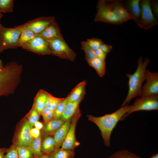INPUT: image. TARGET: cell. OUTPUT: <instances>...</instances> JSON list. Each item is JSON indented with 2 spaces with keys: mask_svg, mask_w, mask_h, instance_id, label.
<instances>
[{
  "mask_svg": "<svg viewBox=\"0 0 158 158\" xmlns=\"http://www.w3.org/2000/svg\"><path fill=\"white\" fill-rule=\"evenodd\" d=\"M40 114L33 106L25 117L26 118L28 121L33 127L35 123L40 119Z\"/></svg>",
  "mask_w": 158,
  "mask_h": 158,
  "instance_id": "obj_28",
  "label": "cell"
},
{
  "mask_svg": "<svg viewBox=\"0 0 158 158\" xmlns=\"http://www.w3.org/2000/svg\"><path fill=\"white\" fill-rule=\"evenodd\" d=\"M6 153L4 158H19L16 147L13 144L7 148Z\"/></svg>",
  "mask_w": 158,
  "mask_h": 158,
  "instance_id": "obj_35",
  "label": "cell"
},
{
  "mask_svg": "<svg viewBox=\"0 0 158 158\" xmlns=\"http://www.w3.org/2000/svg\"><path fill=\"white\" fill-rule=\"evenodd\" d=\"M38 158H51L49 155L43 154Z\"/></svg>",
  "mask_w": 158,
  "mask_h": 158,
  "instance_id": "obj_43",
  "label": "cell"
},
{
  "mask_svg": "<svg viewBox=\"0 0 158 158\" xmlns=\"http://www.w3.org/2000/svg\"><path fill=\"white\" fill-rule=\"evenodd\" d=\"M48 42L51 54L72 61L75 60L76 54L69 47L63 37L56 38Z\"/></svg>",
  "mask_w": 158,
  "mask_h": 158,
  "instance_id": "obj_6",
  "label": "cell"
},
{
  "mask_svg": "<svg viewBox=\"0 0 158 158\" xmlns=\"http://www.w3.org/2000/svg\"><path fill=\"white\" fill-rule=\"evenodd\" d=\"M96 8L97 11L94 19L95 22L117 25L123 23L109 6L106 0H99Z\"/></svg>",
  "mask_w": 158,
  "mask_h": 158,
  "instance_id": "obj_7",
  "label": "cell"
},
{
  "mask_svg": "<svg viewBox=\"0 0 158 158\" xmlns=\"http://www.w3.org/2000/svg\"><path fill=\"white\" fill-rule=\"evenodd\" d=\"M158 110V95L140 97L132 105V107L122 118V121L130 114L140 111Z\"/></svg>",
  "mask_w": 158,
  "mask_h": 158,
  "instance_id": "obj_8",
  "label": "cell"
},
{
  "mask_svg": "<svg viewBox=\"0 0 158 158\" xmlns=\"http://www.w3.org/2000/svg\"><path fill=\"white\" fill-rule=\"evenodd\" d=\"M132 107V105L126 104L110 114L95 117L88 115V120L94 123L100 131L101 134L105 145L107 147L110 145V138L112 133L118 123L121 121L124 115Z\"/></svg>",
  "mask_w": 158,
  "mask_h": 158,
  "instance_id": "obj_1",
  "label": "cell"
},
{
  "mask_svg": "<svg viewBox=\"0 0 158 158\" xmlns=\"http://www.w3.org/2000/svg\"><path fill=\"white\" fill-rule=\"evenodd\" d=\"M22 65L15 61L0 69V97L13 93L21 81Z\"/></svg>",
  "mask_w": 158,
  "mask_h": 158,
  "instance_id": "obj_2",
  "label": "cell"
},
{
  "mask_svg": "<svg viewBox=\"0 0 158 158\" xmlns=\"http://www.w3.org/2000/svg\"><path fill=\"white\" fill-rule=\"evenodd\" d=\"M72 118L65 121L64 123L53 135V137L55 142L54 151L60 148L63 142L68 130Z\"/></svg>",
  "mask_w": 158,
  "mask_h": 158,
  "instance_id": "obj_15",
  "label": "cell"
},
{
  "mask_svg": "<svg viewBox=\"0 0 158 158\" xmlns=\"http://www.w3.org/2000/svg\"><path fill=\"white\" fill-rule=\"evenodd\" d=\"M68 102L66 97L57 106L54 112V119H61L65 107Z\"/></svg>",
  "mask_w": 158,
  "mask_h": 158,
  "instance_id": "obj_33",
  "label": "cell"
},
{
  "mask_svg": "<svg viewBox=\"0 0 158 158\" xmlns=\"http://www.w3.org/2000/svg\"><path fill=\"white\" fill-rule=\"evenodd\" d=\"M83 99L75 102H67L61 119L65 121L72 118L79 109L80 104Z\"/></svg>",
  "mask_w": 158,
  "mask_h": 158,
  "instance_id": "obj_20",
  "label": "cell"
},
{
  "mask_svg": "<svg viewBox=\"0 0 158 158\" xmlns=\"http://www.w3.org/2000/svg\"><path fill=\"white\" fill-rule=\"evenodd\" d=\"M64 122L61 119H54L44 124L43 128L41 131L42 136L47 135L53 136Z\"/></svg>",
  "mask_w": 158,
  "mask_h": 158,
  "instance_id": "obj_19",
  "label": "cell"
},
{
  "mask_svg": "<svg viewBox=\"0 0 158 158\" xmlns=\"http://www.w3.org/2000/svg\"><path fill=\"white\" fill-rule=\"evenodd\" d=\"M31 134L33 138H36L39 137L41 134V131L36 128H32L30 130Z\"/></svg>",
  "mask_w": 158,
  "mask_h": 158,
  "instance_id": "obj_40",
  "label": "cell"
},
{
  "mask_svg": "<svg viewBox=\"0 0 158 158\" xmlns=\"http://www.w3.org/2000/svg\"><path fill=\"white\" fill-rule=\"evenodd\" d=\"M13 6V0H0V12L11 13Z\"/></svg>",
  "mask_w": 158,
  "mask_h": 158,
  "instance_id": "obj_32",
  "label": "cell"
},
{
  "mask_svg": "<svg viewBox=\"0 0 158 158\" xmlns=\"http://www.w3.org/2000/svg\"><path fill=\"white\" fill-rule=\"evenodd\" d=\"M106 1L112 11L122 23L130 19L133 20L130 14L124 7L123 1Z\"/></svg>",
  "mask_w": 158,
  "mask_h": 158,
  "instance_id": "obj_14",
  "label": "cell"
},
{
  "mask_svg": "<svg viewBox=\"0 0 158 158\" xmlns=\"http://www.w3.org/2000/svg\"><path fill=\"white\" fill-rule=\"evenodd\" d=\"M140 0H129L123 1V5L132 17L133 20L137 24L140 16Z\"/></svg>",
  "mask_w": 158,
  "mask_h": 158,
  "instance_id": "obj_16",
  "label": "cell"
},
{
  "mask_svg": "<svg viewBox=\"0 0 158 158\" xmlns=\"http://www.w3.org/2000/svg\"><path fill=\"white\" fill-rule=\"evenodd\" d=\"M33 127L25 116L17 124L12 139L13 145L17 146H29L33 139L30 130Z\"/></svg>",
  "mask_w": 158,
  "mask_h": 158,
  "instance_id": "obj_4",
  "label": "cell"
},
{
  "mask_svg": "<svg viewBox=\"0 0 158 158\" xmlns=\"http://www.w3.org/2000/svg\"><path fill=\"white\" fill-rule=\"evenodd\" d=\"M48 92L43 90H40L34 100L32 106L40 114L46 107V103Z\"/></svg>",
  "mask_w": 158,
  "mask_h": 158,
  "instance_id": "obj_21",
  "label": "cell"
},
{
  "mask_svg": "<svg viewBox=\"0 0 158 158\" xmlns=\"http://www.w3.org/2000/svg\"><path fill=\"white\" fill-rule=\"evenodd\" d=\"M146 82L139 94L140 97L158 95V73L152 72L146 69L145 73Z\"/></svg>",
  "mask_w": 158,
  "mask_h": 158,
  "instance_id": "obj_12",
  "label": "cell"
},
{
  "mask_svg": "<svg viewBox=\"0 0 158 158\" xmlns=\"http://www.w3.org/2000/svg\"><path fill=\"white\" fill-rule=\"evenodd\" d=\"M81 116V111L79 109L72 118L68 130L61 148L74 150L80 145L79 142L76 139L75 131L77 123Z\"/></svg>",
  "mask_w": 158,
  "mask_h": 158,
  "instance_id": "obj_11",
  "label": "cell"
},
{
  "mask_svg": "<svg viewBox=\"0 0 158 158\" xmlns=\"http://www.w3.org/2000/svg\"><path fill=\"white\" fill-rule=\"evenodd\" d=\"M112 48L111 45L105 44L104 42L100 45L99 47L101 51L107 54L111 51Z\"/></svg>",
  "mask_w": 158,
  "mask_h": 158,
  "instance_id": "obj_37",
  "label": "cell"
},
{
  "mask_svg": "<svg viewBox=\"0 0 158 158\" xmlns=\"http://www.w3.org/2000/svg\"><path fill=\"white\" fill-rule=\"evenodd\" d=\"M109 158H141L127 150L118 151L113 154Z\"/></svg>",
  "mask_w": 158,
  "mask_h": 158,
  "instance_id": "obj_30",
  "label": "cell"
},
{
  "mask_svg": "<svg viewBox=\"0 0 158 158\" xmlns=\"http://www.w3.org/2000/svg\"><path fill=\"white\" fill-rule=\"evenodd\" d=\"M86 81H83L77 85L66 97L68 102H75L83 99L86 92Z\"/></svg>",
  "mask_w": 158,
  "mask_h": 158,
  "instance_id": "obj_17",
  "label": "cell"
},
{
  "mask_svg": "<svg viewBox=\"0 0 158 158\" xmlns=\"http://www.w3.org/2000/svg\"><path fill=\"white\" fill-rule=\"evenodd\" d=\"M40 115L42 117L44 124L54 119V112L46 107L41 112Z\"/></svg>",
  "mask_w": 158,
  "mask_h": 158,
  "instance_id": "obj_34",
  "label": "cell"
},
{
  "mask_svg": "<svg viewBox=\"0 0 158 158\" xmlns=\"http://www.w3.org/2000/svg\"><path fill=\"white\" fill-rule=\"evenodd\" d=\"M42 136L41 133L40 136L36 138H33L29 146L34 154L35 158H38L43 154L41 150V144Z\"/></svg>",
  "mask_w": 158,
  "mask_h": 158,
  "instance_id": "obj_25",
  "label": "cell"
},
{
  "mask_svg": "<svg viewBox=\"0 0 158 158\" xmlns=\"http://www.w3.org/2000/svg\"><path fill=\"white\" fill-rule=\"evenodd\" d=\"M87 42L89 46L93 50L99 49L100 45L103 43L102 40L97 38L88 39Z\"/></svg>",
  "mask_w": 158,
  "mask_h": 158,
  "instance_id": "obj_36",
  "label": "cell"
},
{
  "mask_svg": "<svg viewBox=\"0 0 158 158\" xmlns=\"http://www.w3.org/2000/svg\"><path fill=\"white\" fill-rule=\"evenodd\" d=\"M20 31L19 26L7 28L0 25V53L7 49L18 47Z\"/></svg>",
  "mask_w": 158,
  "mask_h": 158,
  "instance_id": "obj_5",
  "label": "cell"
},
{
  "mask_svg": "<svg viewBox=\"0 0 158 158\" xmlns=\"http://www.w3.org/2000/svg\"><path fill=\"white\" fill-rule=\"evenodd\" d=\"M150 62V59L148 58H145L143 62L142 57H140L138 59L137 68L134 73L133 74H126V77L128 78V90L127 96L121 106L128 104L133 99L139 96L142 83L145 80L146 68Z\"/></svg>",
  "mask_w": 158,
  "mask_h": 158,
  "instance_id": "obj_3",
  "label": "cell"
},
{
  "mask_svg": "<svg viewBox=\"0 0 158 158\" xmlns=\"http://www.w3.org/2000/svg\"><path fill=\"white\" fill-rule=\"evenodd\" d=\"M35 128L41 130L43 128L44 124L39 121L36 122L34 126Z\"/></svg>",
  "mask_w": 158,
  "mask_h": 158,
  "instance_id": "obj_41",
  "label": "cell"
},
{
  "mask_svg": "<svg viewBox=\"0 0 158 158\" xmlns=\"http://www.w3.org/2000/svg\"><path fill=\"white\" fill-rule=\"evenodd\" d=\"M38 35L47 41L56 38L62 37L59 26L55 21Z\"/></svg>",
  "mask_w": 158,
  "mask_h": 158,
  "instance_id": "obj_18",
  "label": "cell"
},
{
  "mask_svg": "<svg viewBox=\"0 0 158 158\" xmlns=\"http://www.w3.org/2000/svg\"><path fill=\"white\" fill-rule=\"evenodd\" d=\"M21 47L25 50L40 55L50 54L51 53L48 41L38 34Z\"/></svg>",
  "mask_w": 158,
  "mask_h": 158,
  "instance_id": "obj_10",
  "label": "cell"
},
{
  "mask_svg": "<svg viewBox=\"0 0 158 158\" xmlns=\"http://www.w3.org/2000/svg\"><path fill=\"white\" fill-rule=\"evenodd\" d=\"M158 1L157 0H154L151 1L152 10L155 15L157 18H158Z\"/></svg>",
  "mask_w": 158,
  "mask_h": 158,
  "instance_id": "obj_39",
  "label": "cell"
},
{
  "mask_svg": "<svg viewBox=\"0 0 158 158\" xmlns=\"http://www.w3.org/2000/svg\"><path fill=\"white\" fill-rule=\"evenodd\" d=\"M16 147L19 158H35L34 154L29 146Z\"/></svg>",
  "mask_w": 158,
  "mask_h": 158,
  "instance_id": "obj_29",
  "label": "cell"
},
{
  "mask_svg": "<svg viewBox=\"0 0 158 158\" xmlns=\"http://www.w3.org/2000/svg\"><path fill=\"white\" fill-rule=\"evenodd\" d=\"M74 150L59 148L49 155L51 158H73Z\"/></svg>",
  "mask_w": 158,
  "mask_h": 158,
  "instance_id": "obj_26",
  "label": "cell"
},
{
  "mask_svg": "<svg viewBox=\"0 0 158 158\" xmlns=\"http://www.w3.org/2000/svg\"><path fill=\"white\" fill-rule=\"evenodd\" d=\"M55 150V142L53 136H42L41 150L43 154L49 155Z\"/></svg>",
  "mask_w": 158,
  "mask_h": 158,
  "instance_id": "obj_22",
  "label": "cell"
},
{
  "mask_svg": "<svg viewBox=\"0 0 158 158\" xmlns=\"http://www.w3.org/2000/svg\"><path fill=\"white\" fill-rule=\"evenodd\" d=\"M3 15H2V14L1 13V12H0V19H1V18H2V17H3ZM1 24L0 23V25H1Z\"/></svg>",
  "mask_w": 158,
  "mask_h": 158,
  "instance_id": "obj_46",
  "label": "cell"
},
{
  "mask_svg": "<svg viewBox=\"0 0 158 158\" xmlns=\"http://www.w3.org/2000/svg\"><path fill=\"white\" fill-rule=\"evenodd\" d=\"M96 71L99 77H102L106 73L105 60L96 57L88 62Z\"/></svg>",
  "mask_w": 158,
  "mask_h": 158,
  "instance_id": "obj_24",
  "label": "cell"
},
{
  "mask_svg": "<svg viewBox=\"0 0 158 158\" xmlns=\"http://www.w3.org/2000/svg\"><path fill=\"white\" fill-rule=\"evenodd\" d=\"M140 14L137 23L139 27L147 30L158 24L151 8V1L149 0L140 1Z\"/></svg>",
  "mask_w": 158,
  "mask_h": 158,
  "instance_id": "obj_9",
  "label": "cell"
},
{
  "mask_svg": "<svg viewBox=\"0 0 158 158\" xmlns=\"http://www.w3.org/2000/svg\"><path fill=\"white\" fill-rule=\"evenodd\" d=\"M150 158H158V154H157L153 155Z\"/></svg>",
  "mask_w": 158,
  "mask_h": 158,
  "instance_id": "obj_44",
  "label": "cell"
},
{
  "mask_svg": "<svg viewBox=\"0 0 158 158\" xmlns=\"http://www.w3.org/2000/svg\"><path fill=\"white\" fill-rule=\"evenodd\" d=\"M55 21L53 16L42 17L29 21L22 25L36 34H39Z\"/></svg>",
  "mask_w": 158,
  "mask_h": 158,
  "instance_id": "obj_13",
  "label": "cell"
},
{
  "mask_svg": "<svg viewBox=\"0 0 158 158\" xmlns=\"http://www.w3.org/2000/svg\"><path fill=\"white\" fill-rule=\"evenodd\" d=\"M81 45V48L85 53V59L88 62L96 57L94 53L93 50L89 46L87 41H82Z\"/></svg>",
  "mask_w": 158,
  "mask_h": 158,
  "instance_id": "obj_31",
  "label": "cell"
},
{
  "mask_svg": "<svg viewBox=\"0 0 158 158\" xmlns=\"http://www.w3.org/2000/svg\"><path fill=\"white\" fill-rule=\"evenodd\" d=\"M20 28V34L18 43V47H21L25 43L34 38L37 34L23 26L22 25H19Z\"/></svg>",
  "mask_w": 158,
  "mask_h": 158,
  "instance_id": "obj_23",
  "label": "cell"
},
{
  "mask_svg": "<svg viewBox=\"0 0 158 158\" xmlns=\"http://www.w3.org/2000/svg\"><path fill=\"white\" fill-rule=\"evenodd\" d=\"M3 65L1 60L0 59V69L2 68L3 67Z\"/></svg>",
  "mask_w": 158,
  "mask_h": 158,
  "instance_id": "obj_45",
  "label": "cell"
},
{
  "mask_svg": "<svg viewBox=\"0 0 158 158\" xmlns=\"http://www.w3.org/2000/svg\"><path fill=\"white\" fill-rule=\"evenodd\" d=\"M7 148H0V158H4V154L6 153Z\"/></svg>",
  "mask_w": 158,
  "mask_h": 158,
  "instance_id": "obj_42",
  "label": "cell"
},
{
  "mask_svg": "<svg viewBox=\"0 0 158 158\" xmlns=\"http://www.w3.org/2000/svg\"><path fill=\"white\" fill-rule=\"evenodd\" d=\"M65 98L56 97L48 93L46 103V107L54 112L58 104Z\"/></svg>",
  "mask_w": 158,
  "mask_h": 158,
  "instance_id": "obj_27",
  "label": "cell"
},
{
  "mask_svg": "<svg viewBox=\"0 0 158 158\" xmlns=\"http://www.w3.org/2000/svg\"><path fill=\"white\" fill-rule=\"evenodd\" d=\"M94 53L96 56L101 59L105 60L107 54L101 51L99 49L93 50Z\"/></svg>",
  "mask_w": 158,
  "mask_h": 158,
  "instance_id": "obj_38",
  "label": "cell"
}]
</instances>
